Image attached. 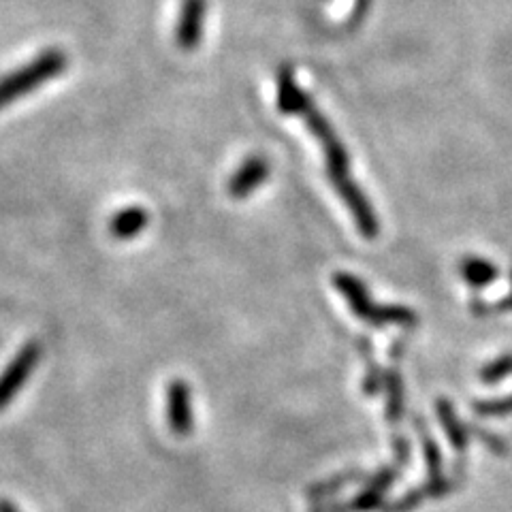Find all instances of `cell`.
<instances>
[{
	"label": "cell",
	"mask_w": 512,
	"mask_h": 512,
	"mask_svg": "<svg viewBox=\"0 0 512 512\" xmlns=\"http://www.w3.org/2000/svg\"><path fill=\"white\" fill-rule=\"evenodd\" d=\"M378 508H384V493L365 487L357 498H352L350 502L323 504L316 506L312 512H374Z\"/></svg>",
	"instance_id": "cell-11"
},
{
	"label": "cell",
	"mask_w": 512,
	"mask_h": 512,
	"mask_svg": "<svg viewBox=\"0 0 512 512\" xmlns=\"http://www.w3.org/2000/svg\"><path fill=\"white\" fill-rule=\"evenodd\" d=\"M419 434H421V442H423L427 474H429V478H440V476H442V455H440V448H438V444H436L434 438H431L429 434H425L423 425H419Z\"/></svg>",
	"instance_id": "cell-16"
},
{
	"label": "cell",
	"mask_w": 512,
	"mask_h": 512,
	"mask_svg": "<svg viewBox=\"0 0 512 512\" xmlns=\"http://www.w3.org/2000/svg\"><path fill=\"white\" fill-rule=\"evenodd\" d=\"M0 512H20V508L11 504L9 500H0Z\"/></svg>",
	"instance_id": "cell-21"
},
{
	"label": "cell",
	"mask_w": 512,
	"mask_h": 512,
	"mask_svg": "<svg viewBox=\"0 0 512 512\" xmlns=\"http://www.w3.org/2000/svg\"><path fill=\"white\" fill-rule=\"evenodd\" d=\"M67 64V54L58 50V47H52V50H45L37 58L26 62L24 67L5 75L0 79V109L9 107L11 103L22 99V96L39 90L45 82L62 75Z\"/></svg>",
	"instance_id": "cell-2"
},
{
	"label": "cell",
	"mask_w": 512,
	"mask_h": 512,
	"mask_svg": "<svg viewBox=\"0 0 512 512\" xmlns=\"http://www.w3.org/2000/svg\"><path fill=\"white\" fill-rule=\"evenodd\" d=\"M306 99L308 94L297 86L293 67H282L278 71V109L288 116L299 114V109Z\"/></svg>",
	"instance_id": "cell-10"
},
{
	"label": "cell",
	"mask_w": 512,
	"mask_h": 512,
	"mask_svg": "<svg viewBox=\"0 0 512 512\" xmlns=\"http://www.w3.org/2000/svg\"><path fill=\"white\" fill-rule=\"evenodd\" d=\"M384 382H387V414H389V421L397 423L399 419H402V412H404L402 380H399L397 370H393V372L384 376Z\"/></svg>",
	"instance_id": "cell-15"
},
{
	"label": "cell",
	"mask_w": 512,
	"mask_h": 512,
	"mask_svg": "<svg viewBox=\"0 0 512 512\" xmlns=\"http://www.w3.org/2000/svg\"><path fill=\"white\" fill-rule=\"evenodd\" d=\"M148 222H150L148 212L143 210L141 205H131L126 207V210H120L118 214H114V218L109 222V233L111 237L120 239V242H128V239H133L146 231Z\"/></svg>",
	"instance_id": "cell-9"
},
{
	"label": "cell",
	"mask_w": 512,
	"mask_h": 512,
	"mask_svg": "<svg viewBox=\"0 0 512 512\" xmlns=\"http://www.w3.org/2000/svg\"><path fill=\"white\" fill-rule=\"evenodd\" d=\"M399 472H402V466H389V468H384V470H380L378 474L367 478L365 487H367V489H374V491H378V493H387V489L393 487V483L397 480Z\"/></svg>",
	"instance_id": "cell-18"
},
{
	"label": "cell",
	"mask_w": 512,
	"mask_h": 512,
	"mask_svg": "<svg viewBox=\"0 0 512 512\" xmlns=\"http://www.w3.org/2000/svg\"><path fill=\"white\" fill-rule=\"evenodd\" d=\"M207 3L205 0H182L178 28H175V41L182 50H195L203 37Z\"/></svg>",
	"instance_id": "cell-6"
},
{
	"label": "cell",
	"mask_w": 512,
	"mask_h": 512,
	"mask_svg": "<svg viewBox=\"0 0 512 512\" xmlns=\"http://www.w3.org/2000/svg\"><path fill=\"white\" fill-rule=\"evenodd\" d=\"M476 414L480 416H508L512 414V395L504 399H493V402L476 404Z\"/></svg>",
	"instance_id": "cell-19"
},
{
	"label": "cell",
	"mask_w": 512,
	"mask_h": 512,
	"mask_svg": "<svg viewBox=\"0 0 512 512\" xmlns=\"http://www.w3.org/2000/svg\"><path fill=\"white\" fill-rule=\"evenodd\" d=\"M297 116L303 118V122L308 124L310 131L320 141V146H323L329 180H331L333 188L340 192V197L344 199V203L348 205L352 218H355V222H357V229L363 233L365 239H374L380 233L378 216L374 214L370 201L363 197V192L359 190V186L352 182L348 154H346L344 143L338 139V135L333 133V128L327 122V118L316 109V105L310 99V94H308V99L303 101Z\"/></svg>",
	"instance_id": "cell-1"
},
{
	"label": "cell",
	"mask_w": 512,
	"mask_h": 512,
	"mask_svg": "<svg viewBox=\"0 0 512 512\" xmlns=\"http://www.w3.org/2000/svg\"><path fill=\"white\" fill-rule=\"evenodd\" d=\"M455 489V478H448V476H440V478H429L425 485L416 487L412 491H408L402 498L395 500L393 504L384 506L387 512H410L416 506H421L427 500H434V498H442L448 491Z\"/></svg>",
	"instance_id": "cell-7"
},
{
	"label": "cell",
	"mask_w": 512,
	"mask_h": 512,
	"mask_svg": "<svg viewBox=\"0 0 512 512\" xmlns=\"http://www.w3.org/2000/svg\"><path fill=\"white\" fill-rule=\"evenodd\" d=\"M363 476L365 474L357 472V470L355 472H346V474H340V476L327 480V483H318V485L310 487L308 493H310V498H314V500H323V498H329V495H335L338 491L346 489L352 483H359Z\"/></svg>",
	"instance_id": "cell-14"
},
{
	"label": "cell",
	"mask_w": 512,
	"mask_h": 512,
	"mask_svg": "<svg viewBox=\"0 0 512 512\" xmlns=\"http://www.w3.org/2000/svg\"><path fill=\"white\" fill-rule=\"evenodd\" d=\"M167 423L175 436H190L195 416H192V395L184 380H171L167 384Z\"/></svg>",
	"instance_id": "cell-5"
},
{
	"label": "cell",
	"mask_w": 512,
	"mask_h": 512,
	"mask_svg": "<svg viewBox=\"0 0 512 512\" xmlns=\"http://www.w3.org/2000/svg\"><path fill=\"white\" fill-rule=\"evenodd\" d=\"M380 367L374 365L372 361L367 363V378L363 382V389L367 391V395H376L382 389V376H380Z\"/></svg>",
	"instance_id": "cell-20"
},
{
	"label": "cell",
	"mask_w": 512,
	"mask_h": 512,
	"mask_svg": "<svg viewBox=\"0 0 512 512\" xmlns=\"http://www.w3.org/2000/svg\"><path fill=\"white\" fill-rule=\"evenodd\" d=\"M438 416H440L446 436H448V440H451L455 451H459V453L466 451V448H468V431H466V427L459 423L451 402L440 399V402H438Z\"/></svg>",
	"instance_id": "cell-12"
},
{
	"label": "cell",
	"mask_w": 512,
	"mask_h": 512,
	"mask_svg": "<svg viewBox=\"0 0 512 512\" xmlns=\"http://www.w3.org/2000/svg\"><path fill=\"white\" fill-rule=\"evenodd\" d=\"M461 274L468 280V284L483 288L498 278V269L485 259H474V256H470V259L461 263Z\"/></svg>",
	"instance_id": "cell-13"
},
{
	"label": "cell",
	"mask_w": 512,
	"mask_h": 512,
	"mask_svg": "<svg viewBox=\"0 0 512 512\" xmlns=\"http://www.w3.org/2000/svg\"><path fill=\"white\" fill-rule=\"evenodd\" d=\"M510 374H512V352L510 355H504L500 359L491 361L489 365L483 367V370H480V378H483V382H487V384L502 382Z\"/></svg>",
	"instance_id": "cell-17"
},
{
	"label": "cell",
	"mask_w": 512,
	"mask_h": 512,
	"mask_svg": "<svg viewBox=\"0 0 512 512\" xmlns=\"http://www.w3.org/2000/svg\"><path fill=\"white\" fill-rule=\"evenodd\" d=\"M269 178V165L263 156H250L246 163L235 171L229 182V192L235 199H244Z\"/></svg>",
	"instance_id": "cell-8"
},
{
	"label": "cell",
	"mask_w": 512,
	"mask_h": 512,
	"mask_svg": "<svg viewBox=\"0 0 512 512\" xmlns=\"http://www.w3.org/2000/svg\"><path fill=\"white\" fill-rule=\"evenodd\" d=\"M43 357V344L39 340H28L15 357L9 361V365L0 372V412H3L13 399L18 395L24 384L28 382L30 374L37 370V365Z\"/></svg>",
	"instance_id": "cell-4"
},
{
	"label": "cell",
	"mask_w": 512,
	"mask_h": 512,
	"mask_svg": "<svg viewBox=\"0 0 512 512\" xmlns=\"http://www.w3.org/2000/svg\"><path fill=\"white\" fill-rule=\"evenodd\" d=\"M498 310H512V295H510L508 299H504V301L498 303Z\"/></svg>",
	"instance_id": "cell-22"
},
{
	"label": "cell",
	"mask_w": 512,
	"mask_h": 512,
	"mask_svg": "<svg viewBox=\"0 0 512 512\" xmlns=\"http://www.w3.org/2000/svg\"><path fill=\"white\" fill-rule=\"evenodd\" d=\"M333 284L338 291L346 297L350 310L355 312L365 323H370L374 327H384V325H402V327H414L416 325V314L410 308L404 306H378L370 299V293H367L365 284L346 274V271H338L333 276Z\"/></svg>",
	"instance_id": "cell-3"
}]
</instances>
